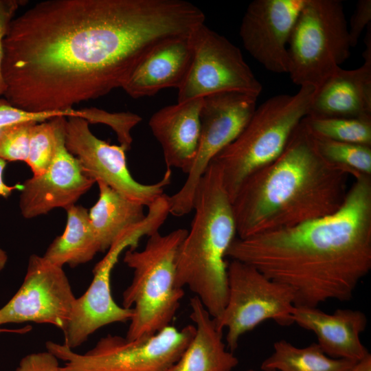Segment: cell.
I'll return each instance as SVG.
<instances>
[{
    "mask_svg": "<svg viewBox=\"0 0 371 371\" xmlns=\"http://www.w3.org/2000/svg\"><path fill=\"white\" fill-rule=\"evenodd\" d=\"M365 36L366 48L363 53L364 63H371V23L366 27Z\"/></svg>",
    "mask_w": 371,
    "mask_h": 371,
    "instance_id": "35",
    "label": "cell"
},
{
    "mask_svg": "<svg viewBox=\"0 0 371 371\" xmlns=\"http://www.w3.org/2000/svg\"><path fill=\"white\" fill-rule=\"evenodd\" d=\"M188 229L148 236L142 251L128 249L124 262L133 271L131 284L122 294V306L133 308L126 337L150 336L171 323L184 295L176 285L177 260Z\"/></svg>",
    "mask_w": 371,
    "mask_h": 371,
    "instance_id": "5",
    "label": "cell"
},
{
    "mask_svg": "<svg viewBox=\"0 0 371 371\" xmlns=\"http://www.w3.org/2000/svg\"><path fill=\"white\" fill-rule=\"evenodd\" d=\"M56 146L54 119L32 126L26 164L31 168L33 175H41L47 170L55 155Z\"/></svg>",
    "mask_w": 371,
    "mask_h": 371,
    "instance_id": "27",
    "label": "cell"
},
{
    "mask_svg": "<svg viewBox=\"0 0 371 371\" xmlns=\"http://www.w3.org/2000/svg\"><path fill=\"white\" fill-rule=\"evenodd\" d=\"M67 118L65 147L78 160L85 173L95 183L103 182L128 200L144 207H148L164 194V189L171 182V169L167 168L163 177L155 183H141L133 177L128 168L127 150L124 146L111 145L97 137L83 118Z\"/></svg>",
    "mask_w": 371,
    "mask_h": 371,
    "instance_id": "13",
    "label": "cell"
},
{
    "mask_svg": "<svg viewBox=\"0 0 371 371\" xmlns=\"http://www.w3.org/2000/svg\"><path fill=\"white\" fill-rule=\"evenodd\" d=\"M157 229L155 221L146 216L140 223L125 230L107 250L93 270V278L87 291L76 297L69 321L62 331L63 344L69 348L80 346L100 328L130 322L133 308L118 305L111 294V273L122 253L135 249L140 239Z\"/></svg>",
    "mask_w": 371,
    "mask_h": 371,
    "instance_id": "11",
    "label": "cell"
},
{
    "mask_svg": "<svg viewBox=\"0 0 371 371\" xmlns=\"http://www.w3.org/2000/svg\"><path fill=\"white\" fill-rule=\"evenodd\" d=\"M294 295L287 286L273 280L254 267L232 260L227 263V299L214 320L225 328L226 346L233 352L241 336L271 319L283 326L293 323Z\"/></svg>",
    "mask_w": 371,
    "mask_h": 371,
    "instance_id": "9",
    "label": "cell"
},
{
    "mask_svg": "<svg viewBox=\"0 0 371 371\" xmlns=\"http://www.w3.org/2000/svg\"><path fill=\"white\" fill-rule=\"evenodd\" d=\"M24 1L0 0V96L3 95L6 85L2 74V63L3 58V42L10 22Z\"/></svg>",
    "mask_w": 371,
    "mask_h": 371,
    "instance_id": "31",
    "label": "cell"
},
{
    "mask_svg": "<svg viewBox=\"0 0 371 371\" xmlns=\"http://www.w3.org/2000/svg\"><path fill=\"white\" fill-rule=\"evenodd\" d=\"M273 352L262 363L261 370L347 371L357 362L326 355L317 343L298 348L284 339L273 344Z\"/></svg>",
    "mask_w": 371,
    "mask_h": 371,
    "instance_id": "24",
    "label": "cell"
},
{
    "mask_svg": "<svg viewBox=\"0 0 371 371\" xmlns=\"http://www.w3.org/2000/svg\"><path fill=\"white\" fill-rule=\"evenodd\" d=\"M334 213L245 238L226 257L289 286L294 306L350 301L371 269V176L357 174Z\"/></svg>",
    "mask_w": 371,
    "mask_h": 371,
    "instance_id": "2",
    "label": "cell"
},
{
    "mask_svg": "<svg viewBox=\"0 0 371 371\" xmlns=\"http://www.w3.org/2000/svg\"><path fill=\"white\" fill-rule=\"evenodd\" d=\"M190 306L194 335L180 358L168 371H232L238 364V360L227 348L223 330L196 296L190 299Z\"/></svg>",
    "mask_w": 371,
    "mask_h": 371,
    "instance_id": "21",
    "label": "cell"
},
{
    "mask_svg": "<svg viewBox=\"0 0 371 371\" xmlns=\"http://www.w3.org/2000/svg\"><path fill=\"white\" fill-rule=\"evenodd\" d=\"M348 24L339 0H306L288 44L292 82L317 89L350 56Z\"/></svg>",
    "mask_w": 371,
    "mask_h": 371,
    "instance_id": "7",
    "label": "cell"
},
{
    "mask_svg": "<svg viewBox=\"0 0 371 371\" xmlns=\"http://www.w3.org/2000/svg\"><path fill=\"white\" fill-rule=\"evenodd\" d=\"M83 119L89 124H103L111 127L115 133L120 145L127 150L131 148L133 137L132 129L142 118L131 112L111 113L96 107L85 108Z\"/></svg>",
    "mask_w": 371,
    "mask_h": 371,
    "instance_id": "28",
    "label": "cell"
},
{
    "mask_svg": "<svg viewBox=\"0 0 371 371\" xmlns=\"http://www.w3.org/2000/svg\"><path fill=\"white\" fill-rule=\"evenodd\" d=\"M370 23L371 0H359L348 25V33L352 47L356 46L361 33Z\"/></svg>",
    "mask_w": 371,
    "mask_h": 371,
    "instance_id": "33",
    "label": "cell"
},
{
    "mask_svg": "<svg viewBox=\"0 0 371 371\" xmlns=\"http://www.w3.org/2000/svg\"><path fill=\"white\" fill-rule=\"evenodd\" d=\"M192 58L177 89V102L223 93L237 92L258 98L262 86L240 49L202 23L190 34Z\"/></svg>",
    "mask_w": 371,
    "mask_h": 371,
    "instance_id": "10",
    "label": "cell"
},
{
    "mask_svg": "<svg viewBox=\"0 0 371 371\" xmlns=\"http://www.w3.org/2000/svg\"><path fill=\"white\" fill-rule=\"evenodd\" d=\"M203 98L160 109L150 118V128L161 145L167 168L188 174L194 160L200 137Z\"/></svg>",
    "mask_w": 371,
    "mask_h": 371,
    "instance_id": "18",
    "label": "cell"
},
{
    "mask_svg": "<svg viewBox=\"0 0 371 371\" xmlns=\"http://www.w3.org/2000/svg\"><path fill=\"white\" fill-rule=\"evenodd\" d=\"M247 371H257V370H253V369H250V370H247ZM261 371H273V370H261Z\"/></svg>",
    "mask_w": 371,
    "mask_h": 371,
    "instance_id": "37",
    "label": "cell"
},
{
    "mask_svg": "<svg viewBox=\"0 0 371 371\" xmlns=\"http://www.w3.org/2000/svg\"><path fill=\"white\" fill-rule=\"evenodd\" d=\"M99 197L89 212L100 252L107 251L127 229L146 216L144 206L133 202L103 182H97Z\"/></svg>",
    "mask_w": 371,
    "mask_h": 371,
    "instance_id": "22",
    "label": "cell"
},
{
    "mask_svg": "<svg viewBox=\"0 0 371 371\" xmlns=\"http://www.w3.org/2000/svg\"><path fill=\"white\" fill-rule=\"evenodd\" d=\"M307 116L371 118V63L339 68L315 89Z\"/></svg>",
    "mask_w": 371,
    "mask_h": 371,
    "instance_id": "20",
    "label": "cell"
},
{
    "mask_svg": "<svg viewBox=\"0 0 371 371\" xmlns=\"http://www.w3.org/2000/svg\"><path fill=\"white\" fill-rule=\"evenodd\" d=\"M66 212L64 232L52 242L43 257L60 267L65 265L76 267L91 260L100 250L87 210L74 205Z\"/></svg>",
    "mask_w": 371,
    "mask_h": 371,
    "instance_id": "23",
    "label": "cell"
},
{
    "mask_svg": "<svg viewBox=\"0 0 371 371\" xmlns=\"http://www.w3.org/2000/svg\"><path fill=\"white\" fill-rule=\"evenodd\" d=\"M15 371H60L58 359L47 350L23 357Z\"/></svg>",
    "mask_w": 371,
    "mask_h": 371,
    "instance_id": "32",
    "label": "cell"
},
{
    "mask_svg": "<svg viewBox=\"0 0 371 371\" xmlns=\"http://www.w3.org/2000/svg\"><path fill=\"white\" fill-rule=\"evenodd\" d=\"M201 21L185 0L40 1L4 37V98L32 112L73 109L122 89L150 50Z\"/></svg>",
    "mask_w": 371,
    "mask_h": 371,
    "instance_id": "1",
    "label": "cell"
},
{
    "mask_svg": "<svg viewBox=\"0 0 371 371\" xmlns=\"http://www.w3.org/2000/svg\"><path fill=\"white\" fill-rule=\"evenodd\" d=\"M257 98L237 92H223L203 98L200 137L196 154L184 184L168 196L170 214L181 216L193 209L198 184L214 158L232 142L248 123Z\"/></svg>",
    "mask_w": 371,
    "mask_h": 371,
    "instance_id": "12",
    "label": "cell"
},
{
    "mask_svg": "<svg viewBox=\"0 0 371 371\" xmlns=\"http://www.w3.org/2000/svg\"><path fill=\"white\" fill-rule=\"evenodd\" d=\"M350 172L325 159L304 119L281 155L248 176L232 201L236 235L245 238L336 212Z\"/></svg>",
    "mask_w": 371,
    "mask_h": 371,
    "instance_id": "3",
    "label": "cell"
},
{
    "mask_svg": "<svg viewBox=\"0 0 371 371\" xmlns=\"http://www.w3.org/2000/svg\"><path fill=\"white\" fill-rule=\"evenodd\" d=\"M74 109L65 111L32 112L10 104L5 98H0V130L3 128L22 123H40L58 117H74Z\"/></svg>",
    "mask_w": 371,
    "mask_h": 371,
    "instance_id": "30",
    "label": "cell"
},
{
    "mask_svg": "<svg viewBox=\"0 0 371 371\" xmlns=\"http://www.w3.org/2000/svg\"><path fill=\"white\" fill-rule=\"evenodd\" d=\"M315 92L300 87L293 94L273 95L256 107L238 137L212 160L221 171L225 190L232 201L243 181L276 159L295 129L307 116Z\"/></svg>",
    "mask_w": 371,
    "mask_h": 371,
    "instance_id": "6",
    "label": "cell"
},
{
    "mask_svg": "<svg viewBox=\"0 0 371 371\" xmlns=\"http://www.w3.org/2000/svg\"><path fill=\"white\" fill-rule=\"evenodd\" d=\"M6 166V161L0 159V196L8 198L14 190L22 188V184L14 186H8L3 181V170ZM8 260V256L5 252L0 248V272L3 269Z\"/></svg>",
    "mask_w": 371,
    "mask_h": 371,
    "instance_id": "34",
    "label": "cell"
},
{
    "mask_svg": "<svg viewBox=\"0 0 371 371\" xmlns=\"http://www.w3.org/2000/svg\"><path fill=\"white\" fill-rule=\"evenodd\" d=\"M347 371H371V355L368 354Z\"/></svg>",
    "mask_w": 371,
    "mask_h": 371,
    "instance_id": "36",
    "label": "cell"
},
{
    "mask_svg": "<svg viewBox=\"0 0 371 371\" xmlns=\"http://www.w3.org/2000/svg\"><path fill=\"white\" fill-rule=\"evenodd\" d=\"M313 135L319 152L328 161L346 169L352 177L357 174L371 176V146Z\"/></svg>",
    "mask_w": 371,
    "mask_h": 371,
    "instance_id": "26",
    "label": "cell"
},
{
    "mask_svg": "<svg viewBox=\"0 0 371 371\" xmlns=\"http://www.w3.org/2000/svg\"><path fill=\"white\" fill-rule=\"evenodd\" d=\"M76 298L63 268L33 254L19 289L0 308V326L30 322L52 324L63 331Z\"/></svg>",
    "mask_w": 371,
    "mask_h": 371,
    "instance_id": "14",
    "label": "cell"
},
{
    "mask_svg": "<svg viewBox=\"0 0 371 371\" xmlns=\"http://www.w3.org/2000/svg\"><path fill=\"white\" fill-rule=\"evenodd\" d=\"M67 117L54 118L56 146L47 170L22 184L19 207L23 216L32 218L55 208L67 209L76 203L95 183L83 171L78 160L65 144Z\"/></svg>",
    "mask_w": 371,
    "mask_h": 371,
    "instance_id": "15",
    "label": "cell"
},
{
    "mask_svg": "<svg viewBox=\"0 0 371 371\" xmlns=\"http://www.w3.org/2000/svg\"><path fill=\"white\" fill-rule=\"evenodd\" d=\"M195 333L189 324L168 326L150 336L129 339L107 335L85 353L47 341L46 350L65 361L60 371H168L180 358Z\"/></svg>",
    "mask_w": 371,
    "mask_h": 371,
    "instance_id": "8",
    "label": "cell"
},
{
    "mask_svg": "<svg viewBox=\"0 0 371 371\" xmlns=\"http://www.w3.org/2000/svg\"><path fill=\"white\" fill-rule=\"evenodd\" d=\"M293 320L314 333L317 344L330 357L358 362L370 354L360 337L368 323L361 311L339 308L329 314L318 307L295 306Z\"/></svg>",
    "mask_w": 371,
    "mask_h": 371,
    "instance_id": "17",
    "label": "cell"
},
{
    "mask_svg": "<svg viewBox=\"0 0 371 371\" xmlns=\"http://www.w3.org/2000/svg\"><path fill=\"white\" fill-rule=\"evenodd\" d=\"M36 123H22L0 130V159L5 161H21L26 163L30 131Z\"/></svg>",
    "mask_w": 371,
    "mask_h": 371,
    "instance_id": "29",
    "label": "cell"
},
{
    "mask_svg": "<svg viewBox=\"0 0 371 371\" xmlns=\"http://www.w3.org/2000/svg\"><path fill=\"white\" fill-rule=\"evenodd\" d=\"M190 229L177 256L176 285L187 286L210 315L218 318L227 299V251L236 227L221 171L214 162L196 189Z\"/></svg>",
    "mask_w": 371,
    "mask_h": 371,
    "instance_id": "4",
    "label": "cell"
},
{
    "mask_svg": "<svg viewBox=\"0 0 371 371\" xmlns=\"http://www.w3.org/2000/svg\"><path fill=\"white\" fill-rule=\"evenodd\" d=\"M315 135L335 141L371 146V118H304Z\"/></svg>",
    "mask_w": 371,
    "mask_h": 371,
    "instance_id": "25",
    "label": "cell"
},
{
    "mask_svg": "<svg viewBox=\"0 0 371 371\" xmlns=\"http://www.w3.org/2000/svg\"><path fill=\"white\" fill-rule=\"evenodd\" d=\"M306 0H254L243 16L239 34L245 49L267 70L288 72V44Z\"/></svg>",
    "mask_w": 371,
    "mask_h": 371,
    "instance_id": "16",
    "label": "cell"
},
{
    "mask_svg": "<svg viewBox=\"0 0 371 371\" xmlns=\"http://www.w3.org/2000/svg\"><path fill=\"white\" fill-rule=\"evenodd\" d=\"M190 34L166 41L150 50L122 87L124 91L137 99L153 96L166 88L178 89L192 61Z\"/></svg>",
    "mask_w": 371,
    "mask_h": 371,
    "instance_id": "19",
    "label": "cell"
}]
</instances>
